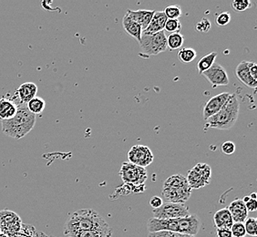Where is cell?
I'll return each mask as SVG.
<instances>
[{
  "instance_id": "cell-1",
  "label": "cell",
  "mask_w": 257,
  "mask_h": 237,
  "mask_svg": "<svg viewBox=\"0 0 257 237\" xmlns=\"http://www.w3.org/2000/svg\"><path fill=\"white\" fill-rule=\"evenodd\" d=\"M109 223L105 221L99 212L93 209H82L71 214L65 223V235L73 232L92 231V230H108Z\"/></svg>"
},
{
  "instance_id": "cell-2",
  "label": "cell",
  "mask_w": 257,
  "mask_h": 237,
  "mask_svg": "<svg viewBox=\"0 0 257 237\" xmlns=\"http://www.w3.org/2000/svg\"><path fill=\"white\" fill-rule=\"evenodd\" d=\"M201 225L200 218L196 214H190L187 217L169 220L152 218L147 222V230L149 232L171 231L194 236L200 231Z\"/></svg>"
},
{
  "instance_id": "cell-3",
  "label": "cell",
  "mask_w": 257,
  "mask_h": 237,
  "mask_svg": "<svg viewBox=\"0 0 257 237\" xmlns=\"http://www.w3.org/2000/svg\"><path fill=\"white\" fill-rule=\"evenodd\" d=\"M2 132L10 138L20 140L33 130L36 124V115L31 113L26 104L20 103L15 116L8 121H2Z\"/></svg>"
},
{
  "instance_id": "cell-4",
  "label": "cell",
  "mask_w": 257,
  "mask_h": 237,
  "mask_svg": "<svg viewBox=\"0 0 257 237\" xmlns=\"http://www.w3.org/2000/svg\"><path fill=\"white\" fill-rule=\"evenodd\" d=\"M240 113V102L236 94H231L230 98L217 113L205 121L204 130L217 129L226 131L232 128L237 122Z\"/></svg>"
},
{
  "instance_id": "cell-5",
  "label": "cell",
  "mask_w": 257,
  "mask_h": 237,
  "mask_svg": "<svg viewBox=\"0 0 257 237\" xmlns=\"http://www.w3.org/2000/svg\"><path fill=\"white\" fill-rule=\"evenodd\" d=\"M163 200L165 203H184L192 194L186 177L182 174H174L167 178L162 189Z\"/></svg>"
},
{
  "instance_id": "cell-6",
  "label": "cell",
  "mask_w": 257,
  "mask_h": 237,
  "mask_svg": "<svg viewBox=\"0 0 257 237\" xmlns=\"http://www.w3.org/2000/svg\"><path fill=\"white\" fill-rule=\"evenodd\" d=\"M140 48L142 53L146 56H155L168 50L167 36L165 31H161L155 34H142Z\"/></svg>"
},
{
  "instance_id": "cell-7",
  "label": "cell",
  "mask_w": 257,
  "mask_h": 237,
  "mask_svg": "<svg viewBox=\"0 0 257 237\" xmlns=\"http://www.w3.org/2000/svg\"><path fill=\"white\" fill-rule=\"evenodd\" d=\"M22 221L20 215L11 210L0 211V230L9 237H19L22 230Z\"/></svg>"
},
{
  "instance_id": "cell-8",
  "label": "cell",
  "mask_w": 257,
  "mask_h": 237,
  "mask_svg": "<svg viewBox=\"0 0 257 237\" xmlns=\"http://www.w3.org/2000/svg\"><path fill=\"white\" fill-rule=\"evenodd\" d=\"M212 168L207 163H198L187 174V183L192 190H199L210 183Z\"/></svg>"
},
{
  "instance_id": "cell-9",
  "label": "cell",
  "mask_w": 257,
  "mask_h": 237,
  "mask_svg": "<svg viewBox=\"0 0 257 237\" xmlns=\"http://www.w3.org/2000/svg\"><path fill=\"white\" fill-rule=\"evenodd\" d=\"M124 184H131L134 186L144 185L148 178L146 168L139 167L128 162H124L119 172Z\"/></svg>"
},
{
  "instance_id": "cell-10",
  "label": "cell",
  "mask_w": 257,
  "mask_h": 237,
  "mask_svg": "<svg viewBox=\"0 0 257 237\" xmlns=\"http://www.w3.org/2000/svg\"><path fill=\"white\" fill-rule=\"evenodd\" d=\"M154 218L160 220L187 217L191 213L184 203H163L161 207L153 210Z\"/></svg>"
},
{
  "instance_id": "cell-11",
  "label": "cell",
  "mask_w": 257,
  "mask_h": 237,
  "mask_svg": "<svg viewBox=\"0 0 257 237\" xmlns=\"http://www.w3.org/2000/svg\"><path fill=\"white\" fill-rule=\"evenodd\" d=\"M154 155L152 150L145 145H134L128 153V163L139 167L146 168L154 162Z\"/></svg>"
},
{
  "instance_id": "cell-12",
  "label": "cell",
  "mask_w": 257,
  "mask_h": 237,
  "mask_svg": "<svg viewBox=\"0 0 257 237\" xmlns=\"http://www.w3.org/2000/svg\"><path fill=\"white\" fill-rule=\"evenodd\" d=\"M202 75L207 79L213 88L220 86H227L230 82L226 69H224L223 66L216 63H214L210 69L204 71Z\"/></svg>"
},
{
  "instance_id": "cell-13",
  "label": "cell",
  "mask_w": 257,
  "mask_h": 237,
  "mask_svg": "<svg viewBox=\"0 0 257 237\" xmlns=\"http://www.w3.org/2000/svg\"><path fill=\"white\" fill-rule=\"evenodd\" d=\"M230 96H231V93L223 92V93L217 94V95L213 96L208 101H206L203 109V120L206 121L210 117L217 113L218 111L223 108V105L227 101Z\"/></svg>"
},
{
  "instance_id": "cell-14",
  "label": "cell",
  "mask_w": 257,
  "mask_h": 237,
  "mask_svg": "<svg viewBox=\"0 0 257 237\" xmlns=\"http://www.w3.org/2000/svg\"><path fill=\"white\" fill-rule=\"evenodd\" d=\"M235 75L238 79L245 86H247L248 88H251V89L256 88L257 80L253 79L250 73V70L248 68V61L243 60L238 64L235 69Z\"/></svg>"
},
{
  "instance_id": "cell-15",
  "label": "cell",
  "mask_w": 257,
  "mask_h": 237,
  "mask_svg": "<svg viewBox=\"0 0 257 237\" xmlns=\"http://www.w3.org/2000/svg\"><path fill=\"white\" fill-rule=\"evenodd\" d=\"M227 209L232 215L233 222H243L246 220L248 212L242 199H235L232 201Z\"/></svg>"
},
{
  "instance_id": "cell-16",
  "label": "cell",
  "mask_w": 257,
  "mask_h": 237,
  "mask_svg": "<svg viewBox=\"0 0 257 237\" xmlns=\"http://www.w3.org/2000/svg\"><path fill=\"white\" fill-rule=\"evenodd\" d=\"M167 18L163 11H155L153 19L148 27L143 31L144 34H155L161 31H164V27L167 21Z\"/></svg>"
},
{
  "instance_id": "cell-17",
  "label": "cell",
  "mask_w": 257,
  "mask_h": 237,
  "mask_svg": "<svg viewBox=\"0 0 257 237\" xmlns=\"http://www.w3.org/2000/svg\"><path fill=\"white\" fill-rule=\"evenodd\" d=\"M154 13H155L154 10H139L136 11L127 10L128 17L141 25L143 31L148 27L151 20L154 17Z\"/></svg>"
},
{
  "instance_id": "cell-18",
  "label": "cell",
  "mask_w": 257,
  "mask_h": 237,
  "mask_svg": "<svg viewBox=\"0 0 257 237\" xmlns=\"http://www.w3.org/2000/svg\"><path fill=\"white\" fill-rule=\"evenodd\" d=\"M38 92V86L33 82H25L20 86L16 91L17 96L20 99V103L27 104L30 100L36 97Z\"/></svg>"
},
{
  "instance_id": "cell-19",
  "label": "cell",
  "mask_w": 257,
  "mask_h": 237,
  "mask_svg": "<svg viewBox=\"0 0 257 237\" xmlns=\"http://www.w3.org/2000/svg\"><path fill=\"white\" fill-rule=\"evenodd\" d=\"M18 106L19 104L12 99H0V121H8L13 118L18 111Z\"/></svg>"
},
{
  "instance_id": "cell-20",
  "label": "cell",
  "mask_w": 257,
  "mask_h": 237,
  "mask_svg": "<svg viewBox=\"0 0 257 237\" xmlns=\"http://www.w3.org/2000/svg\"><path fill=\"white\" fill-rule=\"evenodd\" d=\"M122 26H123L124 30L131 37H133L138 42L141 41V38H142V34H143V29L136 21H134L133 19H131L127 13L123 17Z\"/></svg>"
},
{
  "instance_id": "cell-21",
  "label": "cell",
  "mask_w": 257,
  "mask_h": 237,
  "mask_svg": "<svg viewBox=\"0 0 257 237\" xmlns=\"http://www.w3.org/2000/svg\"><path fill=\"white\" fill-rule=\"evenodd\" d=\"M213 223L216 228H227L231 229L233 221L232 215L228 211L227 208H223L214 213L213 215Z\"/></svg>"
},
{
  "instance_id": "cell-22",
  "label": "cell",
  "mask_w": 257,
  "mask_h": 237,
  "mask_svg": "<svg viewBox=\"0 0 257 237\" xmlns=\"http://www.w3.org/2000/svg\"><path fill=\"white\" fill-rule=\"evenodd\" d=\"M217 55V52L213 51V52H211L209 54L203 56V58L198 61V73L202 75L204 71H206V70L210 69L215 63V59H216Z\"/></svg>"
},
{
  "instance_id": "cell-23",
  "label": "cell",
  "mask_w": 257,
  "mask_h": 237,
  "mask_svg": "<svg viewBox=\"0 0 257 237\" xmlns=\"http://www.w3.org/2000/svg\"><path fill=\"white\" fill-rule=\"evenodd\" d=\"M112 228L108 230H92V231H83V232H73L66 234V237H111Z\"/></svg>"
},
{
  "instance_id": "cell-24",
  "label": "cell",
  "mask_w": 257,
  "mask_h": 237,
  "mask_svg": "<svg viewBox=\"0 0 257 237\" xmlns=\"http://www.w3.org/2000/svg\"><path fill=\"white\" fill-rule=\"evenodd\" d=\"M184 44V37L180 32L172 33L167 37V47L171 50L181 49Z\"/></svg>"
},
{
  "instance_id": "cell-25",
  "label": "cell",
  "mask_w": 257,
  "mask_h": 237,
  "mask_svg": "<svg viewBox=\"0 0 257 237\" xmlns=\"http://www.w3.org/2000/svg\"><path fill=\"white\" fill-rule=\"evenodd\" d=\"M26 105L31 113L37 115V114L41 113L44 110L45 107H46V101L42 98L36 96Z\"/></svg>"
},
{
  "instance_id": "cell-26",
  "label": "cell",
  "mask_w": 257,
  "mask_h": 237,
  "mask_svg": "<svg viewBox=\"0 0 257 237\" xmlns=\"http://www.w3.org/2000/svg\"><path fill=\"white\" fill-rule=\"evenodd\" d=\"M196 50L192 48H183L178 52V58L183 63H190L196 59Z\"/></svg>"
},
{
  "instance_id": "cell-27",
  "label": "cell",
  "mask_w": 257,
  "mask_h": 237,
  "mask_svg": "<svg viewBox=\"0 0 257 237\" xmlns=\"http://www.w3.org/2000/svg\"><path fill=\"white\" fill-rule=\"evenodd\" d=\"M163 12L168 20H179L183 15L181 7L177 5L169 6Z\"/></svg>"
},
{
  "instance_id": "cell-28",
  "label": "cell",
  "mask_w": 257,
  "mask_h": 237,
  "mask_svg": "<svg viewBox=\"0 0 257 237\" xmlns=\"http://www.w3.org/2000/svg\"><path fill=\"white\" fill-rule=\"evenodd\" d=\"M244 229L246 232V235L250 236H256L257 235V220L255 218H246L244 221Z\"/></svg>"
},
{
  "instance_id": "cell-29",
  "label": "cell",
  "mask_w": 257,
  "mask_h": 237,
  "mask_svg": "<svg viewBox=\"0 0 257 237\" xmlns=\"http://www.w3.org/2000/svg\"><path fill=\"white\" fill-rule=\"evenodd\" d=\"M182 29V24L179 20H167L164 30L169 32L170 34L179 32Z\"/></svg>"
},
{
  "instance_id": "cell-30",
  "label": "cell",
  "mask_w": 257,
  "mask_h": 237,
  "mask_svg": "<svg viewBox=\"0 0 257 237\" xmlns=\"http://www.w3.org/2000/svg\"><path fill=\"white\" fill-rule=\"evenodd\" d=\"M147 237H194L187 234H183L180 232H171V231H159V232H149Z\"/></svg>"
},
{
  "instance_id": "cell-31",
  "label": "cell",
  "mask_w": 257,
  "mask_h": 237,
  "mask_svg": "<svg viewBox=\"0 0 257 237\" xmlns=\"http://www.w3.org/2000/svg\"><path fill=\"white\" fill-rule=\"evenodd\" d=\"M231 232H232L233 237H245L246 236V232L244 229L243 222H233V224L231 227Z\"/></svg>"
},
{
  "instance_id": "cell-32",
  "label": "cell",
  "mask_w": 257,
  "mask_h": 237,
  "mask_svg": "<svg viewBox=\"0 0 257 237\" xmlns=\"http://www.w3.org/2000/svg\"><path fill=\"white\" fill-rule=\"evenodd\" d=\"M232 7L233 10L242 12L251 8V2L249 0H234L232 1Z\"/></svg>"
},
{
  "instance_id": "cell-33",
  "label": "cell",
  "mask_w": 257,
  "mask_h": 237,
  "mask_svg": "<svg viewBox=\"0 0 257 237\" xmlns=\"http://www.w3.org/2000/svg\"><path fill=\"white\" fill-rule=\"evenodd\" d=\"M212 28V24H211V21L206 19V18H203L202 20H200L196 24L195 27V30L198 32H202V33H207L211 30Z\"/></svg>"
},
{
  "instance_id": "cell-34",
  "label": "cell",
  "mask_w": 257,
  "mask_h": 237,
  "mask_svg": "<svg viewBox=\"0 0 257 237\" xmlns=\"http://www.w3.org/2000/svg\"><path fill=\"white\" fill-rule=\"evenodd\" d=\"M216 24L219 27H224L228 25L231 21V15L229 12H223L221 14H219L216 18Z\"/></svg>"
},
{
  "instance_id": "cell-35",
  "label": "cell",
  "mask_w": 257,
  "mask_h": 237,
  "mask_svg": "<svg viewBox=\"0 0 257 237\" xmlns=\"http://www.w3.org/2000/svg\"><path fill=\"white\" fill-rule=\"evenodd\" d=\"M235 149H236L235 144L232 143L231 141H228V142L223 143V144H222V146H221L222 152H223V153H224V154H226V155H231V154H232V153L235 152Z\"/></svg>"
},
{
  "instance_id": "cell-36",
  "label": "cell",
  "mask_w": 257,
  "mask_h": 237,
  "mask_svg": "<svg viewBox=\"0 0 257 237\" xmlns=\"http://www.w3.org/2000/svg\"><path fill=\"white\" fill-rule=\"evenodd\" d=\"M216 235L217 237H233L231 229L227 228H216Z\"/></svg>"
},
{
  "instance_id": "cell-37",
  "label": "cell",
  "mask_w": 257,
  "mask_h": 237,
  "mask_svg": "<svg viewBox=\"0 0 257 237\" xmlns=\"http://www.w3.org/2000/svg\"><path fill=\"white\" fill-rule=\"evenodd\" d=\"M163 200L159 196H154L150 200V204L153 207V209H157V208L161 207L163 205Z\"/></svg>"
},
{
  "instance_id": "cell-38",
  "label": "cell",
  "mask_w": 257,
  "mask_h": 237,
  "mask_svg": "<svg viewBox=\"0 0 257 237\" xmlns=\"http://www.w3.org/2000/svg\"><path fill=\"white\" fill-rule=\"evenodd\" d=\"M245 204V208L247 210V212H254L256 211L257 209V202L256 200H253V199H250V201L247 202Z\"/></svg>"
},
{
  "instance_id": "cell-39",
  "label": "cell",
  "mask_w": 257,
  "mask_h": 237,
  "mask_svg": "<svg viewBox=\"0 0 257 237\" xmlns=\"http://www.w3.org/2000/svg\"><path fill=\"white\" fill-rule=\"evenodd\" d=\"M248 68L250 70V73L252 75V78L257 80V65L254 62L248 61Z\"/></svg>"
},
{
  "instance_id": "cell-40",
  "label": "cell",
  "mask_w": 257,
  "mask_h": 237,
  "mask_svg": "<svg viewBox=\"0 0 257 237\" xmlns=\"http://www.w3.org/2000/svg\"><path fill=\"white\" fill-rule=\"evenodd\" d=\"M250 199H251V198H250V196H244V197L242 198V202H243V203H247V202H249V201H250Z\"/></svg>"
},
{
  "instance_id": "cell-41",
  "label": "cell",
  "mask_w": 257,
  "mask_h": 237,
  "mask_svg": "<svg viewBox=\"0 0 257 237\" xmlns=\"http://www.w3.org/2000/svg\"><path fill=\"white\" fill-rule=\"evenodd\" d=\"M256 193H252V194L250 195V198H251V199H253V200H256Z\"/></svg>"
},
{
  "instance_id": "cell-42",
  "label": "cell",
  "mask_w": 257,
  "mask_h": 237,
  "mask_svg": "<svg viewBox=\"0 0 257 237\" xmlns=\"http://www.w3.org/2000/svg\"><path fill=\"white\" fill-rule=\"evenodd\" d=\"M0 237H9L8 235H6L4 233H2V232H0Z\"/></svg>"
},
{
  "instance_id": "cell-43",
  "label": "cell",
  "mask_w": 257,
  "mask_h": 237,
  "mask_svg": "<svg viewBox=\"0 0 257 237\" xmlns=\"http://www.w3.org/2000/svg\"><path fill=\"white\" fill-rule=\"evenodd\" d=\"M0 232H1V230H0Z\"/></svg>"
}]
</instances>
